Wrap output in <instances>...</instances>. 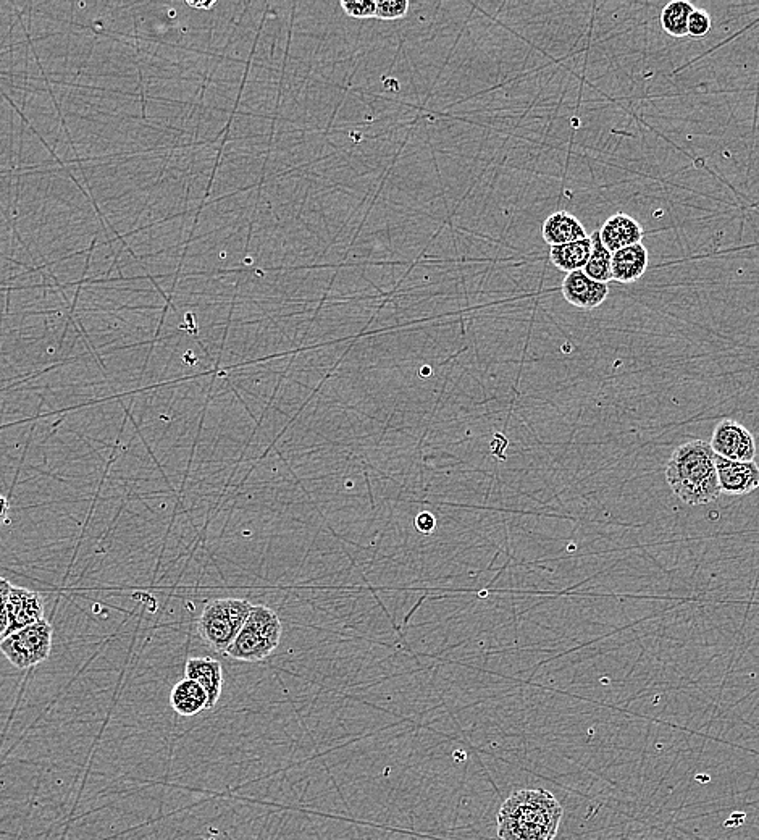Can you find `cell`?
<instances>
[{
    "label": "cell",
    "instance_id": "cell-19",
    "mask_svg": "<svg viewBox=\"0 0 759 840\" xmlns=\"http://www.w3.org/2000/svg\"><path fill=\"white\" fill-rule=\"evenodd\" d=\"M711 26V15L706 10L695 9L688 18V36L695 39L705 38L711 31Z\"/></svg>",
    "mask_w": 759,
    "mask_h": 840
},
{
    "label": "cell",
    "instance_id": "cell-6",
    "mask_svg": "<svg viewBox=\"0 0 759 840\" xmlns=\"http://www.w3.org/2000/svg\"><path fill=\"white\" fill-rule=\"evenodd\" d=\"M709 445L716 456L729 461L751 462L756 458L755 437L737 420H721L714 427Z\"/></svg>",
    "mask_w": 759,
    "mask_h": 840
},
{
    "label": "cell",
    "instance_id": "cell-1",
    "mask_svg": "<svg viewBox=\"0 0 759 840\" xmlns=\"http://www.w3.org/2000/svg\"><path fill=\"white\" fill-rule=\"evenodd\" d=\"M561 803L545 789L517 790L500 808L496 826L501 840H554L562 819Z\"/></svg>",
    "mask_w": 759,
    "mask_h": 840
},
{
    "label": "cell",
    "instance_id": "cell-22",
    "mask_svg": "<svg viewBox=\"0 0 759 840\" xmlns=\"http://www.w3.org/2000/svg\"><path fill=\"white\" fill-rule=\"evenodd\" d=\"M10 588H12V584H10L9 580L0 577V624H5L7 627H9V621H7V601H9Z\"/></svg>",
    "mask_w": 759,
    "mask_h": 840
},
{
    "label": "cell",
    "instance_id": "cell-18",
    "mask_svg": "<svg viewBox=\"0 0 759 840\" xmlns=\"http://www.w3.org/2000/svg\"><path fill=\"white\" fill-rule=\"evenodd\" d=\"M407 12H409L407 0H380L377 2L375 18L386 21L399 20L406 17Z\"/></svg>",
    "mask_w": 759,
    "mask_h": 840
},
{
    "label": "cell",
    "instance_id": "cell-23",
    "mask_svg": "<svg viewBox=\"0 0 759 840\" xmlns=\"http://www.w3.org/2000/svg\"><path fill=\"white\" fill-rule=\"evenodd\" d=\"M9 516V500L4 495H0V525L7 521Z\"/></svg>",
    "mask_w": 759,
    "mask_h": 840
},
{
    "label": "cell",
    "instance_id": "cell-14",
    "mask_svg": "<svg viewBox=\"0 0 759 840\" xmlns=\"http://www.w3.org/2000/svg\"><path fill=\"white\" fill-rule=\"evenodd\" d=\"M170 703L173 710L180 716H196L204 710H209V698L206 690L202 689L198 682L191 679H183L173 687L170 693Z\"/></svg>",
    "mask_w": 759,
    "mask_h": 840
},
{
    "label": "cell",
    "instance_id": "cell-12",
    "mask_svg": "<svg viewBox=\"0 0 759 840\" xmlns=\"http://www.w3.org/2000/svg\"><path fill=\"white\" fill-rule=\"evenodd\" d=\"M541 235H543L545 243L551 248L588 238L587 230L583 227L582 222L566 210H559V212L551 214L543 223Z\"/></svg>",
    "mask_w": 759,
    "mask_h": 840
},
{
    "label": "cell",
    "instance_id": "cell-13",
    "mask_svg": "<svg viewBox=\"0 0 759 840\" xmlns=\"http://www.w3.org/2000/svg\"><path fill=\"white\" fill-rule=\"evenodd\" d=\"M650 264L648 249L642 243L613 252V280L622 285L637 282Z\"/></svg>",
    "mask_w": 759,
    "mask_h": 840
},
{
    "label": "cell",
    "instance_id": "cell-17",
    "mask_svg": "<svg viewBox=\"0 0 759 840\" xmlns=\"http://www.w3.org/2000/svg\"><path fill=\"white\" fill-rule=\"evenodd\" d=\"M693 7L685 0H674L664 7L661 12V26L672 38H685L688 36V18L692 15Z\"/></svg>",
    "mask_w": 759,
    "mask_h": 840
},
{
    "label": "cell",
    "instance_id": "cell-10",
    "mask_svg": "<svg viewBox=\"0 0 759 840\" xmlns=\"http://www.w3.org/2000/svg\"><path fill=\"white\" fill-rule=\"evenodd\" d=\"M598 231L601 243L611 254L619 249L640 244L643 240L642 225L627 214L611 215Z\"/></svg>",
    "mask_w": 759,
    "mask_h": 840
},
{
    "label": "cell",
    "instance_id": "cell-20",
    "mask_svg": "<svg viewBox=\"0 0 759 840\" xmlns=\"http://www.w3.org/2000/svg\"><path fill=\"white\" fill-rule=\"evenodd\" d=\"M341 9L344 10V13L348 17L365 20V18H375L377 2H374V0H359V2H346V0H343L341 2Z\"/></svg>",
    "mask_w": 759,
    "mask_h": 840
},
{
    "label": "cell",
    "instance_id": "cell-3",
    "mask_svg": "<svg viewBox=\"0 0 759 840\" xmlns=\"http://www.w3.org/2000/svg\"><path fill=\"white\" fill-rule=\"evenodd\" d=\"M281 632L283 626L273 609L264 605L252 606L248 621L225 655L248 663L265 660L280 645Z\"/></svg>",
    "mask_w": 759,
    "mask_h": 840
},
{
    "label": "cell",
    "instance_id": "cell-25",
    "mask_svg": "<svg viewBox=\"0 0 759 840\" xmlns=\"http://www.w3.org/2000/svg\"><path fill=\"white\" fill-rule=\"evenodd\" d=\"M196 9H210V7H214V2H210V4H191Z\"/></svg>",
    "mask_w": 759,
    "mask_h": 840
},
{
    "label": "cell",
    "instance_id": "cell-4",
    "mask_svg": "<svg viewBox=\"0 0 759 840\" xmlns=\"http://www.w3.org/2000/svg\"><path fill=\"white\" fill-rule=\"evenodd\" d=\"M251 609V603L240 598L210 600L202 609L198 621L201 639L217 653H227L248 621Z\"/></svg>",
    "mask_w": 759,
    "mask_h": 840
},
{
    "label": "cell",
    "instance_id": "cell-2",
    "mask_svg": "<svg viewBox=\"0 0 759 840\" xmlns=\"http://www.w3.org/2000/svg\"><path fill=\"white\" fill-rule=\"evenodd\" d=\"M666 480L672 493L690 506L711 503L721 495L716 453L705 440L677 446L667 461Z\"/></svg>",
    "mask_w": 759,
    "mask_h": 840
},
{
    "label": "cell",
    "instance_id": "cell-8",
    "mask_svg": "<svg viewBox=\"0 0 759 840\" xmlns=\"http://www.w3.org/2000/svg\"><path fill=\"white\" fill-rule=\"evenodd\" d=\"M719 488L726 495H748L759 488V467L755 461L740 462L716 456Z\"/></svg>",
    "mask_w": 759,
    "mask_h": 840
},
{
    "label": "cell",
    "instance_id": "cell-24",
    "mask_svg": "<svg viewBox=\"0 0 759 840\" xmlns=\"http://www.w3.org/2000/svg\"><path fill=\"white\" fill-rule=\"evenodd\" d=\"M7 629L9 627L5 626V624H0V643L4 642L5 637H7Z\"/></svg>",
    "mask_w": 759,
    "mask_h": 840
},
{
    "label": "cell",
    "instance_id": "cell-7",
    "mask_svg": "<svg viewBox=\"0 0 759 840\" xmlns=\"http://www.w3.org/2000/svg\"><path fill=\"white\" fill-rule=\"evenodd\" d=\"M44 614H46V605H44L41 593L12 585L9 601H7V621H9L7 635L42 621Z\"/></svg>",
    "mask_w": 759,
    "mask_h": 840
},
{
    "label": "cell",
    "instance_id": "cell-5",
    "mask_svg": "<svg viewBox=\"0 0 759 840\" xmlns=\"http://www.w3.org/2000/svg\"><path fill=\"white\" fill-rule=\"evenodd\" d=\"M52 634L54 629L51 624L42 619L33 626L7 635L4 642L0 643V651L15 668L25 671L49 658L52 651Z\"/></svg>",
    "mask_w": 759,
    "mask_h": 840
},
{
    "label": "cell",
    "instance_id": "cell-11",
    "mask_svg": "<svg viewBox=\"0 0 759 840\" xmlns=\"http://www.w3.org/2000/svg\"><path fill=\"white\" fill-rule=\"evenodd\" d=\"M186 679L198 682L206 690L209 710L219 703L223 687V671L220 661L212 658H189L185 666Z\"/></svg>",
    "mask_w": 759,
    "mask_h": 840
},
{
    "label": "cell",
    "instance_id": "cell-9",
    "mask_svg": "<svg viewBox=\"0 0 759 840\" xmlns=\"http://www.w3.org/2000/svg\"><path fill=\"white\" fill-rule=\"evenodd\" d=\"M561 293L562 298L571 306L579 307L583 311H593L608 299L609 286L595 282L588 278L583 270H577L567 273V277L562 280Z\"/></svg>",
    "mask_w": 759,
    "mask_h": 840
},
{
    "label": "cell",
    "instance_id": "cell-21",
    "mask_svg": "<svg viewBox=\"0 0 759 840\" xmlns=\"http://www.w3.org/2000/svg\"><path fill=\"white\" fill-rule=\"evenodd\" d=\"M414 524H416V529L419 534L432 535L435 529H437V517L433 516L432 513H428V511H422V513L417 514Z\"/></svg>",
    "mask_w": 759,
    "mask_h": 840
},
{
    "label": "cell",
    "instance_id": "cell-16",
    "mask_svg": "<svg viewBox=\"0 0 759 840\" xmlns=\"http://www.w3.org/2000/svg\"><path fill=\"white\" fill-rule=\"evenodd\" d=\"M590 240H592V254L583 273L595 282L608 285L613 280V254L601 243L600 231L590 233Z\"/></svg>",
    "mask_w": 759,
    "mask_h": 840
},
{
    "label": "cell",
    "instance_id": "cell-15",
    "mask_svg": "<svg viewBox=\"0 0 759 840\" xmlns=\"http://www.w3.org/2000/svg\"><path fill=\"white\" fill-rule=\"evenodd\" d=\"M590 254H592V240L588 236L585 240L551 248L550 261L556 269L572 273L585 269Z\"/></svg>",
    "mask_w": 759,
    "mask_h": 840
}]
</instances>
